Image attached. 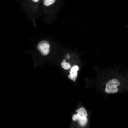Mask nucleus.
<instances>
[{
  "mask_svg": "<svg viewBox=\"0 0 128 128\" xmlns=\"http://www.w3.org/2000/svg\"><path fill=\"white\" fill-rule=\"evenodd\" d=\"M120 84V82L118 79L113 78L109 80L106 84L105 91L110 94L115 93L118 91L117 87Z\"/></svg>",
  "mask_w": 128,
  "mask_h": 128,
  "instance_id": "2",
  "label": "nucleus"
},
{
  "mask_svg": "<svg viewBox=\"0 0 128 128\" xmlns=\"http://www.w3.org/2000/svg\"><path fill=\"white\" fill-rule=\"evenodd\" d=\"M61 65L62 67L65 69H68L71 67V65L69 63H66L65 59H64L62 62Z\"/></svg>",
  "mask_w": 128,
  "mask_h": 128,
  "instance_id": "5",
  "label": "nucleus"
},
{
  "mask_svg": "<svg viewBox=\"0 0 128 128\" xmlns=\"http://www.w3.org/2000/svg\"><path fill=\"white\" fill-rule=\"evenodd\" d=\"M77 114H74L72 118L73 120H78L80 125L82 126H85L87 122V112L85 108L82 107L78 110Z\"/></svg>",
  "mask_w": 128,
  "mask_h": 128,
  "instance_id": "1",
  "label": "nucleus"
},
{
  "mask_svg": "<svg viewBox=\"0 0 128 128\" xmlns=\"http://www.w3.org/2000/svg\"><path fill=\"white\" fill-rule=\"evenodd\" d=\"M33 1L36 2L39 1V0H32Z\"/></svg>",
  "mask_w": 128,
  "mask_h": 128,
  "instance_id": "8",
  "label": "nucleus"
},
{
  "mask_svg": "<svg viewBox=\"0 0 128 128\" xmlns=\"http://www.w3.org/2000/svg\"><path fill=\"white\" fill-rule=\"evenodd\" d=\"M65 57L66 59H69L70 57V56L69 55V54H68L67 55L65 56Z\"/></svg>",
  "mask_w": 128,
  "mask_h": 128,
  "instance_id": "7",
  "label": "nucleus"
},
{
  "mask_svg": "<svg viewBox=\"0 0 128 128\" xmlns=\"http://www.w3.org/2000/svg\"><path fill=\"white\" fill-rule=\"evenodd\" d=\"M56 0H43V3L45 6H48L53 4Z\"/></svg>",
  "mask_w": 128,
  "mask_h": 128,
  "instance_id": "6",
  "label": "nucleus"
},
{
  "mask_svg": "<svg viewBox=\"0 0 128 128\" xmlns=\"http://www.w3.org/2000/svg\"><path fill=\"white\" fill-rule=\"evenodd\" d=\"M79 69V67L77 65H74L71 68L70 74L68 75V78L70 79L75 82L78 75V71Z\"/></svg>",
  "mask_w": 128,
  "mask_h": 128,
  "instance_id": "4",
  "label": "nucleus"
},
{
  "mask_svg": "<svg viewBox=\"0 0 128 128\" xmlns=\"http://www.w3.org/2000/svg\"><path fill=\"white\" fill-rule=\"evenodd\" d=\"M50 45L49 42L47 41L43 40L40 42L37 46L38 50L41 55L44 56L47 55L50 51Z\"/></svg>",
  "mask_w": 128,
  "mask_h": 128,
  "instance_id": "3",
  "label": "nucleus"
}]
</instances>
